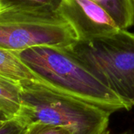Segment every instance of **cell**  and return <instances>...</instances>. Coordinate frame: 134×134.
Returning a JSON list of instances; mask_svg holds the SVG:
<instances>
[{"mask_svg":"<svg viewBox=\"0 0 134 134\" xmlns=\"http://www.w3.org/2000/svg\"><path fill=\"white\" fill-rule=\"evenodd\" d=\"M18 53L40 81L57 90L111 114L131 109L65 48L35 46Z\"/></svg>","mask_w":134,"mask_h":134,"instance_id":"6da1fadb","label":"cell"},{"mask_svg":"<svg viewBox=\"0 0 134 134\" xmlns=\"http://www.w3.org/2000/svg\"><path fill=\"white\" fill-rule=\"evenodd\" d=\"M21 111L17 122L24 128L33 122L64 127L73 134H104L111 113L53 89L39 79L20 83Z\"/></svg>","mask_w":134,"mask_h":134,"instance_id":"7a4b0ae2","label":"cell"},{"mask_svg":"<svg viewBox=\"0 0 134 134\" xmlns=\"http://www.w3.org/2000/svg\"><path fill=\"white\" fill-rule=\"evenodd\" d=\"M130 108L134 107V33L119 31L65 48Z\"/></svg>","mask_w":134,"mask_h":134,"instance_id":"3957f363","label":"cell"},{"mask_svg":"<svg viewBox=\"0 0 134 134\" xmlns=\"http://www.w3.org/2000/svg\"><path fill=\"white\" fill-rule=\"evenodd\" d=\"M78 35L60 10L46 6H3L0 48L20 52L35 46L67 48Z\"/></svg>","mask_w":134,"mask_h":134,"instance_id":"277c9868","label":"cell"},{"mask_svg":"<svg viewBox=\"0 0 134 134\" xmlns=\"http://www.w3.org/2000/svg\"><path fill=\"white\" fill-rule=\"evenodd\" d=\"M60 11L75 28L79 40L102 37L121 29L93 0H66Z\"/></svg>","mask_w":134,"mask_h":134,"instance_id":"5b68a950","label":"cell"},{"mask_svg":"<svg viewBox=\"0 0 134 134\" xmlns=\"http://www.w3.org/2000/svg\"><path fill=\"white\" fill-rule=\"evenodd\" d=\"M0 76L18 84L38 79L23 62L18 52L0 48Z\"/></svg>","mask_w":134,"mask_h":134,"instance_id":"8992f818","label":"cell"},{"mask_svg":"<svg viewBox=\"0 0 134 134\" xmlns=\"http://www.w3.org/2000/svg\"><path fill=\"white\" fill-rule=\"evenodd\" d=\"M21 103L20 84L0 76V110L9 119L17 120Z\"/></svg>","mask_w":134,"mask_h":134,"instance_id":"52a82bcc","label":"cell"},{"mask_svg":"<svg viewBox=\"0 0 134 134\" xmlns=\"http://www.w3.org/2000/svg\"><path fill=\"white\" fill-rule=\"evenodd\" d=\"M112 17L117 25L124 30L134 24L133 0H97L96 2Z\"/></svg>","mask_w":134,"mask_h":134,"instance_id":"ba28073f","label":"cell"},{"mask_svg":"<svg viewBox=\"0 0 134 134\" xmlns=\"http://www.w3.org/2000/svg\"><path fill=\"white\" fill-rule=\"evenodd\" d=\"M20 134H73V133L64 127L42 122H33L27 124Z\"/></svg>","mask_w":134,"mask_h":134,"instance_id":"9c48e42d","label":"cell"},{"mask_svg":"<svg viewBox=\"0 0 134 134\" xmlns=\"http://www.w3.org/2000/svg\"><path fill=\"white\" fill-rule=\"evenodd\" d=\"M66 0H1L3 6H46L60 10Z\"/></svg>","mask_w":134,"mask_h":134,"instance_id":"30bf717a","label":"cell"},{"mask_svg":"<svg viewBox=\"0 0 134 134\" xmlns=\"http://www.w3.org/2000/svg\"><path fill=\"white\" fill-rule=\"evenodd\" d=\"M23 129L16 120L9 119L0 110V134H20Z\"/></svg>","mask_w":134,"mask_h":134,"instance_id":"8fae6325","label":"cell"},{"mask_svg":"<svg viewBox=\"0 0 134 134\" xmlns=\"http://www.w3.org/2000/svg\"><path fill=\"white\" fill-rule=\"evenodd\" d=\"M2 8H3V5H2V2H1V0H0V13H1L2 10Z\"/></svg>","mask_w":134,"mask_h":134,"instance_id":"7c38bea8","label":"cell"},{"mask_svg":"<svg viewBox=\"0 0 134 134\" xmlns=\"http://www.w3.org/2000/svg\"><path fill=\"white\" fill-rule=\"evenodd\" d=\"M104 134H111V133H109V131L108 130V131H107L106 133H104ZM119 134H134V133H119Z\"/></svg>","mask_w":134,"mask_h":134,"instance_id":"4fadbf2b","label":"cell"},{"mask_svg":"<svg viewBox=\"0 0 134 134\" xmlns=\"http://www.w3.org/2000/svg\"><path fill=\"white\" fill-rule=\"evenodd\" d=\"M133 5H134V0H133Z\"/></svg>","mask_w":134,"mask_h":134,"instance_id":"5bb4252c","label":"cell"}]
</instances>
